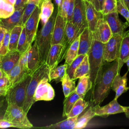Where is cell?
Wrapping results in <instances>:
<instances>
[{"label":"cell","instance_id":"6da1fadb","mask_svg":"<svg viewBox=\"0 0 129 129\" xmlns=\"http://www.w3.org/2000/svg\"><path fill=\"white\" fill-rule=\"evenodd\" d=\"M87 54L90 65L89 77L93 89L100 81L103 72V67L105 62L104 43L93 39Z\"/></svg>","mask_w":129,"mask_h":129},{"label":"cell","instance_id":"7a4b0ae2","mask_svg":"<svg viewBox=\"0 0 129 129\" xmlns=\"http://www.w3.org/2000/svg\"><path fill=\"white\" fill-rule=\"evenodd\" d=\"M58 8L55 10L47 22L42 26L37 34L34 42L36 43L39 55V64L46 62L47 54L51 46L52 31L57 13Z\"/></svg>","mask_w":129,"mask_h":129},{"label":"cell","instance_id":"3957f363","mask_svg":"<svg viewBox=\"0 0 129 129\" xmlns=\"http://www.w3.org/2000/svg\"><path fill=\"white\" fill-rule=\"evenodd\" d=\"M118 72V62L116 60L103 72L100 81L93 88V101L95 105L100 104L108 95L111 89L113 79Z\"/></svg>","mask_w":129,"mask_h":129},{"label":"cell","instance_id":"277c9868","mask_svg":"<svg viewBox=\"0 0 129 129\" xmlns=\"http://www.w3.org/2000/svg\"><path fill=\"white\" fill-rule=\"evenodd\" d=\"M27 113L23 109L14 103H8L3 119L12 122L15 127L30 128L32 124L27 117Z\"/></svg>","mask_w":129,"mask_h":129},{"label":"cell","instance_id":"5b68a950","mask_svg":"<svg viewBox=\"0 0 129 129\" xmlns=\"http://www.w3.org/2000/svg\"><path fill=\"white\" fill-rule=\"evenodd\" d=\"M49 71V67L45 62L41 64L31 74V78L27 87L26 100L23 108V110L27 113L30 109L32 105L35 103L33 97L39 83L44 77L48 75Z\"/></svg>","mask_w":129,"mask_h":129},{"label":"cell","instance_id":"8992f818","mask_svg":"<svg viewBox=\"0 0 129 129\" xmlns=\"http://www.w3.org/2000/svg\"><path fill=\"white\" fill-rule=\"evenodd\" d=\"M31 78V74L28 75L20 82L9 88L6 95V100L8 103H14L22 107H24L27 89Z\"/></svg>","mask_w":129,"mask_h":129},{"label":"cell","instance_id":"52a82bcc","mask_svg":"<svg viewBox=\"0 0 129 129\" xmlns=\"http://www.w3.org/2000/svg\"><path fill=\"white\" fill-rule=\"evenodd\" d=\"M72 22L79 35L88 27L86 16V8L84 0H75Z\"/></svg>","mask_w":129,"mask_h":129},{"label":"cell","instance_id":"ba28073f","mask_svg":"<svg viewBox=\"0 0 129 129\" xmlns=\"http://www.w3.org/2000/svg\"><path fill=\"white\" fill-rule=\"evenodd\" d=\"M123 35L113 34L110 39L104 44V58L105 61L112 62L117 59Z\"/></svg>","mask_w":129,"mask_h":129},{"label":"cell","instance_id":"9c48e42d","mask_svg":"<svg viewBox=\"0 0 129 129\" xmlns=\"http://www.w3.org/2000/svg\"><path fill=\"white\" fill-rule=\"evenodd\" d=\"M49 82L48 75L44 77L40 81L33 97L35 102L41 100L50 101L54 98V91Z\"/></svg>","mask_w":129,"mask_h":129},{"label":"cell","instance_id":"30bf717a","mask_svg":"<svg viewBox=\"0 0 129 129\" xmlns=\"http://www.w3.org/2000/svg\"><path fill=\"white\" fill-rule=\"evenodd\" d=\"M67 51L62 43L55 44L51 46L46 60V63L49 67V70L58 66V64L64 58Z\"/></svg>","mask_w":129,"mask_h":129},{"label":"cell","instance_id":"8fae6325","mask_svg":"<svg viewBox=\"0 0 129 129\" xmlns=\"http://www.w3.org/2000/svg\"><path fill=\"white\" fill-rule=\"evenodd\" d=\"M40 7L37 6L24 25L28 42L30 45H32L35 40L37 35L38 25L40 21Z\"/></svg>","mask_w":129,"mask_h":129},{"label":"cell","instance_id":"7c38bea8","mask_svg":"<svg viewBox=\"0 0 129 129\" xmlns=\"http://www.w3.org/2000/svg\"><path fill=\"white\" fill-rule=\"evenodd\" d=\"M93 108L96 116L103 117L125 112L124 106L120 105L117 102V99L115 98L105 106H100L99 104H97L93 106Z\"/></svg>","mask_w":129,"mask_h":129},{"label":"cell","instance_id":"4fadbf2b","mask_svg":"<svg viewBox=\"0 0 129 129\" xmlns=\"http://www.w3.org/2000/svg\"><path fill=\"white\" fill-rule=\"evenodd\" d=\"M103 19L109 25L112 34L123 35L125 30L129 26L127 22L123 23L120 20L117 12H114L103 15Z\"/></svg>","mask_w":129,"mask_h":129},{"label":"cell","instance_id":"5bb4252c","mask_svg":"<svg viewBox=\"0 0 129 129\" xmlns=\"http://www.w3.org/2000/svg\"><path fill=\"white\" fill-rule=\"evenodd\" d=\"M84 3L86 8V16L88 27L93 33L97 23L103 18V15L101 12L96 9L91 2L84 1Z\"/></svg>","mask_w":129,"mask_h":129},{"label":"cell","instance_id":"9a60e30c","mask_svg":"<svg viewBox=\"0 0 129 129\" xmlns=\"http://www.w3.org/2000/svg\"><path fill=\"white\" fill-rule=\"evenodd\" d=\"M66 22L67 21L61 16L58 9L52 31L51 45L62 42Z\"/></svg>","mask_w":129,"mask_h":129},{"label":"cell","instance_id":"2e32d148","mask_svg":"<svg viewBox=\"0 0 129 129\" xmlns=\"http://www.w3.org/2000/svg\"><path fill=\"white\" fill-rule=\"evenodd\" d=\"M93 35L94 39L105 44L113 34L107 22L103 18L97 23Z\"/></svg>","mask_w":129,"mask_h":129},{"label":"cell","instance_id":"e0dca14e","mask_svg":"<svg viewBox=\"0 0 129 129\" xmlns=\"http://www.w3.org/2000/svg\"><path fill=\"white\" fill-rule=\"evenodd\" d=\"M21 55L17 50L9 51L6 54L0 57V68L8 74L18 62Z\"/></svg>","mask_w":129,"mask_h":129},{"label":"cell","instance_id":"ac0fdd59","mask_svg":"<svg viewBox=\"0 0 129 129\" xmlns=\"http://www.w3.org/2000/svg\"><path fill=\"white\" fill-rule=\"evenodd\" d=\"M93 40V32L88 27L85 28L79 35L78 55L87 54L91 46Z\"/></svg>","mask_w":129,"mask_h":129},{"label":"cell","instance_id":"d6986e66","mask_svg":"<svg viewBox=\"0 0 129 129\" xmlns=\"http://www.w3.org/2000/svg\"><path fill=\"white\" fill-rule=\"evenodd\" d=\"M129 57V32L125 31L123 35L120 46L119 48V55L116 59L118 62V72L120 73L121 69L125 63L126 60Z\"/></svg>","mask_w":129,"mask_h":129},{"label":"cell","instance_id":"ffe728a7","mask_svg":"<svg viewBox=\"0 0 129 129\" xmlns=\"http://www.w3.org/2000/svg\"><path fill=\"white\" fill-rule=\"evenodd\" d=\"M127 74V72L123 76H121L120 73H117L113 79L111 89L115 92V99H117L120 95L129 89V87L126 86Z\"/></svg>","mask_w":129,"mask_h":129},{"label":"cell","instance_id":"44dd1931","mask_svg":"<svg viewBox=\"0 0 129 129\" xmlns=\"http://www.w3.org/2000/svg\"><path fill=\"white\" fill-rule=\"evenodd\" d=\"M25 8L15 10L13 14L7 18L1 19L0 24L10 32L16 25H22V17Z\"/></svg>","mask_w":129,"mask_h":129},{"label":"cell","instance_id":"7402d4cb","mask_svg":"<svg viewBox=\"0 0 129 129\" xmlns=\"http://www.w3.org/2000/svg\"><path fill=\"white\" fill-rule=\"evenodd\" d=\"M27 67L29 74H32L40 65L39 64V55L36 43L31 45L28 50Z\"/></svg>","mask_w":129,"mask_h":129},{"label":"cell","instance_id":"603a6c76","mask_svg":"<svg viewBox=\"0 0 129 129\" xmlns=\"http://www.w3.org/2000/svg\"><path fill=\"white\" fill-rule=\"evenodd\" d=\"M79 34L72 21H67L62 43L67 50L69 48L75 40L79 36Z\"/></svg>","mask_w":129,"mask_h":129},{"label":"cell","instance_id":"cb8c5ba5","mask_svg":"<svg viewBox=\"0 0 129 129\" xmlns=\"http://www.w3.org/2000/svg\"><path fill=\"white\" fill-rule=\"evenodd\" d=\"M54 12V5L51 0H43L40 6V20L44 25L49 20Z\"/></svg>","mask_w":129,"mask_h":129},{"label":"cell","instance_id":"d4e9b609","mask_svg":"<svg viewBox=\"0 0 129 129\" xmlns=\"http://www.w3.org/2000/svg\"><path fill=\"white\" fill-rule=\"evenodd\" d=\"M7 75L10 81L11 87L20 82L28 75L23 72L18 62L11 69Z\"/></svg>","mask_w":129,"mask_h":129},{"label":"cell","instance_id":"484cf974","mask_svg":"<svg viewBox=\"0 0 129 129\" xmlns=\"http://www.w3.org/2000/svg\"><path fill=\"white\" fill-rule=\"evenodd\" d=\"M77 86L76 88V91L82 98H84L86 93L92 88V83L89 75L80 77Z\"/></svg>","mask_w":129,"mask_h":129},{"label":"cell","instance_id":"4316f807","mask_svg":"<svg viewBox=\"0 0 129 129\" xmlns=\"http://www.w3.org/2000/svg\"><path fill=\"white\" fill-rule=\"evenodd\" d=\"M79 115L73 117H67L66 119L57 122L54 124L49 125L44 127H39L38 128H60V129H74Z\"/></svg>","mask_w":129,"mask_h":129},{"label":"cell","instance_id":"83f0119b","mask_svg":"<svg viewBox=\"0 0 129 129\" xmlns=\"http://www.w3.org/2000/svg\"><path fill=\"white\" fill-rule=\"evenodd\" d=\"M23 26L20 25H16L10 31L9 51L17 50L19 39Z\"/></svg>","mask_w":129,"mask_h":129},{"label":"cell","instance_id":"f1b7e54d","mask_svg":"<svg viewBox=\"0 0 129 129\" xmlns=\"http://www.w3.org/2000/svg\"><path fill=\"white\" fill-rule=\"evenodd\" d=\"M79 46V36L77 37L75 41L72 43L67 51V53L64 57L65 63L69 66L72 61L78 55Z\"/></svg>","mask_w":129,"mask_h":129},{"label":"cell","instance_id":"f546056e","mask_svg":"<svg viewBox=\"0 0 129 129\" xmlns=\"http://www.w3.org/2000/svg\"><path fill=\"white\" fill-rule=\"evenodd\" d=\"M68 65L64 63L63 65L57 66L56 67L49 70L48 78L49 82L54 80L56 83L61 82L63 76L66 73Z\"/></svg>","mask_w":129,"mask_h":129},{"label":"cell","instance_id":"4dcf8cb0","mask_svg":"<svg viewBox=\"0 0 129 129\" xmlns=\"http://www.w3.org/2000/svg\"><path fill=\"white\" fill-rule=\"evenodd\" d=\"M90 72V65L88 59V56L87 54L83 60L77 68L74 76L72 78L73 80L79 79L84 76L89 75Z\"/></svg>","mask_w":129,"mask_h":129},{"label":"cell","instance_id":"1f68e13d","mask_svg":"<svg viewBox=\"0 0 129 129\" xmlns=\"http://www.w3.org/2000/svg\"><path fill=\"white\" fill-rule=\"evenodd\" d=\"M81 97L77 94V93L76 91V90L72 93H71L68 96L65 97V99L63 101L62 116H67V115L71 110L76 102Z\"/></svg>","mask_w":129,"mask_h":129},{"label":"cell","instance_id":"d6a6232c","mask_svg":"<svg viewBox=\"0 0 129 129\" xmlns=\"http://www.w3.org/2000/svg\"><path fill=\"white\" fill-rule=\"evenodd\" d=\"M95 115L93 107L90 106L89 109L80 117L76 123L75 129H81L85 128L89 121Z\"/></svg>","mask_w":129,"mask_h":129},{"label":"cell","instance_id":"836d02e7","mask_svg":"<svg viewBox=\"0 0 129 129\" xmlns=\"http://www.w3.org/2000/svg\"><path fill=\"white\" fill-rule=\"evenodd\" d=\"M63 92L65 97L68 96L71 93L76 90V84L75 80L71 79L68 74L66 73L61 81Z\"/></svg>","mask_w":129,"mask_h":129},{"label":"cell","instance_id":"e575fe53","mask_svg":"<svg viewBox=\"0 0 129 129\" xmlns=\"http://www.w3.org/2000/svg\"><path fill=\"white\" fill-rule=\"evenodd\" d=\"M88 103L84 98H80L76 102L70 112L67 115V117H73L79 115L88 107Z\"/></svg>","mask_w":129,"mask_h":129},{"label":"cell","instance_id":"d590c367","mask_svg":"<svg viewBox=\"0 0 129 129\" xmlns=\"http://www.w3.org/2000/svg\"><path fill=\"white\" fill-rule=\"evenodd\" d=\"M31 45H32L29 44L28 42L25 28L24 26H23L18 43L17 50L21 54H22L26 51L28 49H29Z\"/></svg>","mask_w":129,"mask_h":129},{"label":"cell","instance_id":"8d00e7d4","mask_svg":"<svg viewBox=\"0 0 129 129\" xmlns=\"http://www.w3.org/2000/svg\"><path fill=\"white\" fill-rule=\"evenodd\" d=\"M15 11L14 6L6 3L4 0L0 1V19L9 17Z\"/></svg>","mask_w":129,"mask_h":129},{"label":"cell","instance_id":"74e56055","mask_svg":"<svg viewBox=\"0 0 129 129\" xmlns=\"http://www.w3.org/2000/svg\"><path fill=\"white\" fill-rule=\"evenodd\" d=\"M86 55V54L78 55L77 57L72 61V62L68 66L66 72L71 79L73 78L77 68L81 63Z\"/></svg>","mask_w":129,"mask_h":129},{"label":"cell","instance_id":"f35d334b","mask_svg":"<svg viewBox=\"0 0 129 129\" xmlns=\"http://www.w3.org/2000/svg\"><path fill=\"white\" fill-rule=\"evenodd\" d=\"M114 12H117V0H104L102 14L105 15Z\"/></svg>","mask_w":129,"mask_h":129},{"label":"cell","instance_id":"ab89813d","mask_svg":"<svg viewBox=\"0 0 129 129\" xmlns=\"http://www.w3.org/2000/svg\"><path fill=\"white\" fill-rule=\"evenodd\" d=\"M37 5L34 3H27L22 17V26H24L26 21L34 12Z\"/></svg>","mask_w":129,"mask_h":129},{"label":"cell","instance_id":"60d3db41","mask_svg":"<svg viewBox=\"0 0 129 129\" xmlns=\"http://www.w3.org/2000/svg\"><path fill=\"white\" fill-rule=\"evenodd\" d=\"M117 10L129 24V9L123 0H117Z\"/></svg>","mask_w":129,"mask_h":129},{"label":"cell","instance_id":"b9f144b4","mask_svg":"<svg viewBox=\"0 0 129 129\" xmlns=\"http://www.w3.org/2000/svg\"><path fill=\"white\" fill-rule=\"evenodd\" d=\"M10 36V32L8 31L5 34L4 39L0 47V57L5 55L9 52Z\"/></svg>","mask_w":129,"mask_h":129},{"label":"cell","instance_id":"7bdbcfd3","mask_svg":"<svg viewBox=\"0 0 129 129\" xmlns=\"http://www.w3.org/2000/svg\"><path fill=\"white\" fill-rule=\"evenodd\" d=\"M29 49H28L26 51H25L24 53H23L21 55L20 58L18 61V63L20 66V67H21V68L22 69L23 72L26 74H27V75H30V74H29L28 73V67H27V61H28L27 59H28V54Z\"/></svg>","mask_w":129,"mask_h":129},{"label":"cell","instance_id":"ee69618b","mask_svg":"<svg viewBox=\"0 0 129 129\" xmlns=\"http://www.w3.org/2000/svg\"><path fill=\"white\" fill-rule=\"evenodd\" d=\"M71 0H62L61 6L60 9H58L60 13V14L63 18L67 21V13L69 8V5Z\"/></svg>","mask_w":129,"mask_h":129},{"label":"cell","instance_id":"f6af8a7d","mask_svg":"<svg viewBox=\"0 0 129 129\" xmlns=\"http://www.w3.org/2000/svg\"><path fill=\"white\" fill-rule=\"evenodd\" d=\"M11 87V83L9 78L7 74L0 78V88H9Z\"/></svg>","mask_w":129,"mask_h":129},{"label":"cell","instance_id":"bcb514c9","mask_svg":"<svg viewBox=\"0 0 129 129\" xmlns=\"http://www.w3.org/2000/svg\"><path fill=\"white\" fill-rule=\"evenodd\" d=\"M75 0H71L70 3L69 5V8L68 9V13H67V21H72L73 11L75 6Z\"/></svg>","mask_w":129,"mask_h":129},{"label":"cell","instance_id":"7dc6e473","mask_svg":"<svg viewBox=\"0 0 129 129\" xmlns=\"http://www.w3.org/2000/svg\"><path fill=\"white\" fill-rule=\"evenodd\" d=\"M104 2V0H92L91 3L97 11L101 12L103 9Z\"/></svg>","mask_w":129,"mask_h":129},{"label":"cell","instance_id":"c3c4849f","mask_svg":"<svg viewBox=\"0 0 129 129\" xmlns=\"http://www.w3.org/2000/svg\"><path fill=\"white\" fill-rule=\"evenodd\" d=\"M27 3V0H16L14 6L15 10H19L24 7H25Z\"/></svg>","mask_w":129,"mask_h":129},{"label":"cell","instance_id":"681fc988","mask_svg":"<svg viewBox=\"0 0 129 129\" xmlns=\"http://www.w3.org/2000/svg\"><path fill=\"white\" fill-rule=\"evenodd\" d=\"M10 127H14L13 124L3 118L0 119V128H7Z\"/></svg>","mask_w":129,"mask_h":129},{"label":"cell","instance_id":"f907efd6","mask_svg":"<svg viewBox=\"0 0 129 129\" xmlns=\"http://www.w3.org/2000/svg\"><path fill=\"white\" fill-rule=\"evenodd\" d=\"M7 31V29L4 26L0 24V47L4 39L5 34Z\"/></svg>","mask_w":129,"mask_h":129},{"label":"cell","instance_id":"816d5d0a","mask_svg":"<svg viewBox=\"0 0 129 129\" xmlns=\"http://www.w3.org/2000/svg\"><path fill=\"white\" fill-rule=\"evenodd\" d=\"M43 0H27V3H32L36 4L37 6L40 7Z\"/></svg>","mask_w":129,"mask_h":129},{"label":"cell","instance_id":"f5cc1de1","mask_svg":"<svg viewBox=\"0 0 129 129\" xmlns=\"http://www.w3.org/2000/svg\"><path fill=\"white\" fill-rule=\"evenodd\" d=\"M9 88H0V97L6 96Z\"/></svg>","mask_w":129,"mask_h":129},{"label":"cell","instance_id":"db71d44e","mask_svg":"<svg viewBox=\"0 0 129 129\" xmlns=\"http://www.w3.org/2000/svg\"><path fill=\"white\" fill-rule=\"evenodd\" d=\"M54 2L55 3L56 5H57L58 9H60L61 6V5H62V0H54Z\"/></svg>","mask_w":129,"mask_h":129},{"label":"cell","instance_id":"11a10c76","mask_svg":"<svg viewBox=\"0 0 129 129\" xmlns=\"http://www.w3.org/2000/svg\"><path fill=\"white\" fill-rule=\"evenodd\" d=\"M125 112H124L125 114L126 117L129 119V106H124Z\"/></svg>","mask_w":129,"mask_h":129},{"label":"cell","instance_id":"9f6ffc18","mask_svg":"<svg viewBox=\"0 0 129 129\" xmlns=\"http://www.w3.org/2000/svg\"><path fill=\"white\" fill-rule=\"evenodd\" d=\"M4 1L7 3H8L12 5L15 6L16 0H4Z\"/></svg>","mask_w":129,"mask_h":129},{"label":"cell","instance_id":"6f0895ef","mask_svg":"<svg viewBox=\"0 0 129 129\" xmlns=\"http://www.w3.org/2000/svg\"><path fill=\"white\" fill-rule=\"evenodd\" d=\"M5 75H6V74L2 70V69L0 68V78H2L3 77H4Z\"/></svg>","mask_w":129,"mask_h":129},{"label":"cell","instance_id":"680465c9","mask_svg":"<svg viewBox=\"0 0 129 129\" xmlns=\"http://www.w3.org/2000/svg\"><path fill=\"white\" fill-rule=\"evenodd\" d=\"M123 1L124 2V3L125 4V5H126L127 7L129 9V0H123Z\"/></svg>","mask_w":129,"mask_h":129},{"label":"cell","instance_id":"91938a15","mask_svg":"<svg viewBox=\"0 0 129 129\" xmlns=\"http://www.w3.org/2000/svg\"><path fill=\"white\" fill-rule=\"evenodd\" d=\"M3 103H4V101H0V108L3 106ZM2 115H1V114H0V119H2Z\"/></svg>","mask_w":129,"mask_h":129},{"label":"cell","instance_id":"94428289","mask_svg":"<svg viewBox=\"0 0 129 129\" xmlns=\"http://www.w3.org/2000/svg\"><path fill=\"white\" fill-rule=\"evenodd\" d=\"M125 63L126 64L127 67H128V70H129V57L126 60Z\"/></svg>","mask_w":129,"mask_h":129},{"label":"cell","instance_id":"6125c7cd","mask_svg":"<svg viewBox=\"0 0 129 129\" xmlns=\"http://www.w3.org/2000/svg\"><path fill=\"white\" fill-rule=\"evenodd\" d=\"M84 1H88V2H91L92 1V0H84Z\"/></svg>","mask_w":129,"mask_h":129},{"label":"cell","instance_id":"be15d7a7","mask_svg":"<svg viewBox=\"0 0 129 129\" xmlns=\"http://www.w3.org/2000/svg\"><path fill=\"white\" fill-rule=\"evenodd\" d=\"M128 32H129V30H128Z\"/></svg>","mask_w":129,"mask_h":129},{"label":"cell","instance_id":"e7e4bbea","mask_svg":"<svg viewBox=\"0 0 129 129\" xmlns=\"http://www.w3.org/2000/svg\"><path fill=\"white\" fill-rule=\"evenodd\" d=\"M0 22H1V19H0Z\"/></svg>","mask_w":129,"mask_h":129}]
</instances>
